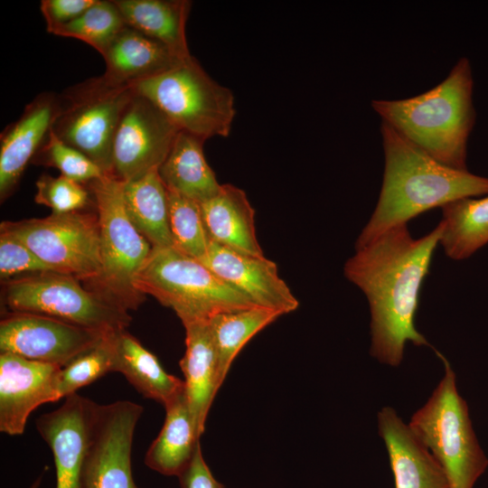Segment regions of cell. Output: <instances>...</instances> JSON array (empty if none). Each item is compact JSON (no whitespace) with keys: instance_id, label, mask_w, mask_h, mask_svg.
<instances>
[{"instance_id":"cell-1","label":"cell","mask_w":488,"mask_h":488,"mask_svg":"<svg viewBox=\"0 0 488 488\" xmlns=\"http://www.w3.org/2000/svg\"><path fill=\"white\" fill-rule=\"evenodd\" d=\"M443 223L419 239L407 224L397 225L355 249L345 263V277L365 295L371 311V354L397 367L407 342L430 343L415 327L423 280L440 242Z\"/></svg>"},{"instance_id":"cell-2","label":"cell","mask_w":488,"mask_h":488,"mask_svg":"<svg viewBox=\"0 0 488 488\" xmlns=\"http://www.w3.org/2000/svg\"><path fill=\"white\" fill-rule=\"evenodd\" d=\"M380 133L385 155L381 189L355 249L431 209L488 194V177L436 161L385 122Z\"/></svg>"},{"instance_id":"cell-3","label":"cell","mask_w":488,"mask_h":488,"mask_svg":"<svg viewBox=\"0 0 488 488\" xmlns=\"http://www.w3.org/2000/svg\"><path fill=\"white\" fill-rule=\"evenodd\" d=\"M470 61L460 58L433 89L403 99H374V111L436 161L467 170V143L475 122Z\"/></svg>"},{"instance_id":"cell-4","label":"cell","mask_w":488,"mask_h":488,"mask_svg":"<svg viewBox=\"0 0 488 488\" xmlns=\"http://www.w3.org/2000/svg\"><path fill=\"white\" fill-rule=\"evenodd\" d=\"M136 286L171 308L183 324L209 322L214 316L255 307L248 296L226 283L201 260L176 248H153Z\"/></svg>"},{"instance_id":"cell-5","label":"cell","mask_w":488,"mask_h":488,"mask_svg":"<svg viewBox=\"0 0 488 488\" xmlns=\"http://www.w3.org/2000/svg\"><path fill=\"white\" fill-rule=\"evenodd\" d=\"M87 184L99 221L101 271L84 286L127 312L136 310L145 300L136 279L153 248L127 213L124 182L105 174Z\"/></svg>"},{"instance_id":"cell-6","label":"cell","mask_w":488,"mask_h":488,"mask_svg":"<svg viewBox=\"0 0 488 488\" xmlns=\"http://www.w3.org/2000/svg\"><path fill=\"white\" fill-rule=\"evenodd\" d=\"M445 375L427 403L415 412L408 427L444 469L449 488H473L488 466L474 434L455 374L437 351Z\"/></svg>"},{"instance_id":"cell-7","label":"cell","mask_w":488,"mask_h":488,"mask_svg":"<svg viewBox=\"0 0 488 488\" xmlns=\"http://www.w3.org/2000/svg\"><path fill=\"white\" fill-rule=\"evenodd\" d=\"M181 131L206 141L230 135L236 115L232 91L214 80L192 56L174 69L133 86Z\"/></svg>"},{"instance_id":"cell-8","label":"cell","mask_w":488,"mask_h":488,"mask_svg":"<svg viewBox=\"0 0 488 488\" xmlns=\"http://www.w3.org/2000/svg\"><path fill=\"white\" fill-rule=\"evenodd\" d=\"M3 296L10 312L42 314L108 334L127 329L131 322L128 312L60 273L5 281Z\"/></svg>"},{"instance_id":"cell-9","label":"cell","mask_w":488,"mask_h":488,"mask_svg":"<svg viewBox=\"0 0 488 488\" xmlns=\"http://www.w3.org/2000/svg\"><path fill=\"white\" fill-rule=\"evenodd\" d=\"M134 94L133 87L110 85L101 76L89 79L60 96L52 130L110 174L117 129Z\"/></svg>"},{"instance_id":"cell-10","label":"cell","mask_w":488,"mask_h":488,"mask_svg":"<svg viewBox=\"0 0 488 488\" xmlns=\"http://www.w3.org/2000/svg\"><path fill=\"white\" fill-rule=\"evenodd\" d=\"M0 230L23 242L55 273L75 277L85 286L101 271L97 212L52 213L40 219L3 221Z\"/></svg>"},{"instance_id":"cell-11","label":"cell","mask_w":488,"mask_h":488,"mask_svg":"<svg viewBox=\"0 0 488 488\" xmlns=\"http://www.w3.org/2000/svg\"><path fill=\"white\" fill-rule=\"evenodd\" d=\"M143 407L129 400L99 404L85 460L86 488H138L131 451Z\"/></svg>"},{"instance_id":"cell-12","label":"cell","mask_w":488,"mask_h":488,"mask_svg":"<svg viewBox=\"0 0 488 488\" xmlns=\"http://www.w3.org/2000/svg\"><path fill=\"white\" fill-rule=\"evenodd\" d=\"M179 131L153 102L135 92L117 129L110 175L125 183L158 170Z\"/></svg>"},{"instance_id":"cell-13","label":"cell","mask_w":488,"mask_h":488,"mask_svg":"<svg viewBox=\"0 0 488 488\" xmlns=\"http://www.w3.org/2000/svg\"><path fill=\"white\" fill-rule=\"evenodd\" d=\"M108 334L42 314L10 312L0 322V351L63 367Z\"/></svg>"},{"instance_id":"cell-14","label":"cell","mask_w":488,"mask_h":488,"mask_svg":"<svg viewBox=\"0 0 488 488\" xmlns=\"http://www.w3.org/2000/svg\"><path fill=\"white\" fill-rule=\"evenodd\" d=\"M98 406L74 393L38 418L36 427L52 452L56 488H86L85 460Z\"/></svg>"},{"instance_id":"cell-15","label":"cell","mask_w":488,"mask_h":488,"mask_svg":"<svg viewBox=\"0 0 488 488\" xmlns=\"http://www.w3.org/2000/svg\"><path fill=\"white\" fill-rule=\"evenodd\" d=\"M60 366L0 353V431L22 435L30 414L57 401Z\"/></svg>"},{"instance_id":"cell-16","label":"cell","mask_w":488,"mask_h":488,"mask_svg":"<svg viewBox=\"0 0 488 488\" xmlns=\"http://www.w3.org/2000/svg\"><path fill=\"white\" fill-rule=\"evenodd\" d=\"M201 261L258 306L286 314L299 305L279 277L277 264L265 256L244 254L211 241L208 252Z\"/></svg>"},{"instance_id":"cell-17","label":"cell","mask_w":488,"mask_h":488,"mask_svg":"<svg viewBox=\"0 0 488 488\" xmlns=\"http://www.w3.org/2000/svg\"><path fill=\"white\" fill-rule=\"evenodd\" d=\"M60 110V96L43 92L26 105L21 117L1 135L0 196L8 197L33 160Z\"/></svg>"},{"instance_id":"cell-18","label":"cell","mask_w":488,"mask_h":488,"mask_svg":"<svg viewBox=\"0 0 488 488\" xmlns=\"http://www.w3.org/2000/svg\"><path fill=\"white\" fill-rule=\"evenodd\" d=\"M378 425L396 488H449L440 464L392 408L379 412Z\"/></svg>"},{"instance_id":"cell-19","label":"cell","mask_w":488,"mask_h":488,"mask_svg":"<svg viewBox=\"0 0 488 488\" xmlns=\"http://www.w3.org/2000/svg\"><path fill=\"white\" fill-rule=\"evenodd\" d=\"M102 56L106 70L101 78L117 87H133L187 60L159 41L128 25L112 41Z\"/></svg>"},{"instance_id":"cell-20","label":"cell","mask_w":488,"mask_h":488,"mask_svg":"<svg viewBox=\"0 0 488 488\" xmlns=\"http://www.w3.org/2000/svg\"><path fill=\"white\" fill-rule=\"evenodd\" d=\"M185 352L180 361L184 376L185 399L201 436L210 408L222 385L218 371L217 351L209 322L184 324Z\"/></svg>"},{"instance_id":"cell-21","label":"cell","mask_w":488,"mask_h":488,"mask_svg":"<svg viewBox=\"0 0 488 488\" xmlns=\"http://www.w3.org/2000/svg\"><path fill=\"white\" fill-rule=\"evenodd\" d=\"M202 219L211 241L236 251L264 257L255 227V211L245 192L230 183L201 202Z\"/></svg>"},{"instance_id":"cell-22","label":"cell","mask_w":488,"mask_h":488,"mask_svg":"<svg viewBox=\"0 0 488 488\" xmlns=\"http://www.w3.org/2000/svg\"><path fill=\"white\" fill-rule=\"evenodd\" d=\"M111 343L114 371L122 373L145 398L165 408L184 395V381L168 373L127 329L113 333Z\"/></svg>"},{"instance_id":"cell-23","label":"cell","mask_w":488,"mask_h":488,"mask_svg":"<svg viewBox=\"0 0 488 488\" xmlns=\"http://www.w3.org/2000/svg\"><path fill=\"white\" fill-rule=\"evenodd\" d=\"M204 140L185 131H179L158 174L168 191L198 202L216 195L221 184L207 163Z\"/></svg>"},{"instance_id":"cell-24","label":"cell","mask_w":488,"mask_h":488,"mask_svg":"<svg viewBox=\"0 0 488 488\" xmlns=\"http://www.w3.org/2000/svg\"><path fill=\"white\" fill-rule=\"evenodd\" d=\"M127 25L159 41L183 59L192 57L186 39L188 0H114Z\"/></svg>"},{"instance_id":"cell-25","label":"cell","mask_w":488,"mask_h":488,"mask_svg":"<svg viewBox=\"0 0 488 488\" xmlns=\"http://www.w3.org/2000/svg\"><path fill=\"white\" fill-rule=\"evenodd\" d=\"M164 408V425L146 452L145 464L161 474L178 477L193 458L201 436L185 394Z\"/></svg>"},{"instance_id":"cell-26","label":"cell","mask_w":488,"mask_h":488,"mask_svg":"<svg viewBox=\"0 0 488 488\" xmlns=\"http://www.w3.org/2000/svg\"><path fill=\"white\" fill-rule=\"evenodd\" d=\"M123 195L130 221L152 248L173 247L168 192L158 170L125 182Z\"/></svg>"},{"instance_id":"cell-27","label":"cell","mask_w":488,"mask_h":488,"mask_svg":"<svg viewBox=\"0 0 488 488\" xmlns=\"http://www.w3.org/2000/svg\"><path fill=\"white\" fill-rule=\"evenodd\" d=\"M441 209L439 244L448 258L464 260L488 244V194L462 198Z\"/></svg>"},{"instance_id":"cell-28","label":"cell","mask_w":488,"mask_h":488,"mask_svg":"<svg viewBox=\"0 0 488 488\" xmlns=\"http://www.w3.org/2000/svg\"><path fill=\"white\" fill-rule=\"evenodd\" d=\"M280 312L255 307L220 314L209 321L218 357L219 378L223 383L232 361L245 344L264 327L273 323Z\"/></svg>"},{"instance_id":"cell-29","label":"cell","mask_w":488,"mask_h":488,"mask_svg":"<svg viewBox=\"0 0 488 488\" xmlns=\"http://www.w3.org/2000/svg\"><path fill=\"white\" fill-rule=\"evenodd\" d=\"M126 26L115 1L96 0L81 15L58 28L53 34L80 40L102 55Z\"/></svg>"},{"instance_id":"cell-30","label":"cell","mask_w":488,"mask_h":488,"mask_svg":"<svg viewBox=\"0 0 488 488\" xmlns=\"http://www.w3.org/2000/svg\"><path fill=\"white\" fill-rule=\"evenodd\" d=\"M167 192L169 229L174 247L202 260L211 240L204 225L200 202L177 192Z\"/></svg>"},{"instance_id":"cell-31","label":"cell","mask_w":488,"mask_h":488,"mask_svg":"<svg viewBox=\"0 0 488 488\" xmlns=\"http://www.w3.org/2000/svg\"><path fill=\"white\" fill-rule=\"evenodd\" d=\"M112 333L61 368L57 386L58 399L74 394L81 387L114 371Z\"/></svg>"},{"instance_id":"cell-32","label":"cell","mask_w":488,"mask_h":488,"mask_svg":"<svg viewBox=\"0 0 488 488\" xmlns=\"http://www.w3.org/2000/svg\"><path fill=\"white\" fill-rule=\"evenodd\" d=\"M33 162L54 167L61 175L82 184L105 175L93 161L62 142L52 128L34 155Z\"/></svg>"},{"instance_id":"cell-33","label":"cell","mask_w":488,"mask_h":488,"mask_svg":"<svg viewBox=\"0 0 488 488\" xmlns=\"http://www.w3.org/2000/svg\"><path fill=\"white\" fill-rule=\"evenodd\" d=\"M34 201L52 209V213L82 211L89 202V191L82 183L63 175H42L36 182Z\"/></svg>"},{"instance_id":"cell-34","label":"cell","mask_w":488,"mask_h":488,"mask_svg":"<svg viewBox=\"0 0 488 488\" xmlns=\"http://www.w3.org/2000/svg\"><path fill=\"white\" fill-rule=\"evenodd\" d=\"M0 277L5 281L14 277L54 272L23 242L0 230ZM55 273V272H54Z\"/></svg>"},{"instance_id":"cell-35","label":"cell","mask_w":488,"mask_h":488,"mask_svg":"<svg viewBox=\"0 0 488 488\" xmlns=\"http://www.w3.org/2000/svg\"><path fill=\"white\" fill-rule=\"evenodd\" d=\"M96 0H42L40 8L46 22L48 33H53L58 28L81 15Z\"/></svg>"},{"instance_id":"cell-36","label":"cell","mask_w":488,"mask_h":488,"mask_svg":"<svg viewBox=\"0 0 488 488\" xmlns=\"http://www.w3.org/2000/svg\"><path fill=\"white\" fill-rule=\"evenodd\" d=\"M178 479L181 488H224L212 475L202 456L201 445Z\"/></svg>"},{"instance_id":"cell-37","label":"cell","mask_w":488,"mask_h":488,"mask_svg":"<svg viewBox=\"0 0 488 488\" xmlns=\"http://www.w3.org/2000/svg\"><path fill=\"white\" fill-rule=\"evenodd\" d=\"M42 481V475H40L32 484L29 488H39L41 485Z\"/></svg>"}]
</instances>
